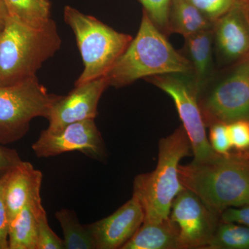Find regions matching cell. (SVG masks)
<instances>
[{
    "instance_id": "cell-24",
    "label": "cell",
    "mask_w": 249,
    "mask_h": 249,
    "mask_svg": "<svg viewBox=\"0 0 249 249\" xmlns=\"http://www.w3.org/2000/svg\"><path fill=\"white\" fill-rule=\"evenodd\" d=\"M209 127V141L214 151L219 155H229L232 147L228 124L217 123L212 124Z\"/></svg>"
},
{
    "instance_id": "cell-18",
    "label": "cell",
    "mask_w": 249,
    "mask_h": 249,
    "mask_svg": "<svg viewBox=\"0 0 249 249\" xmlns=\"http://www.w3.org/2000/svg\"><path fill=\"white\" fill-rule=\"evenodd\" d=\"M213 27L214 23L188 0H172L169 12L170 34L176 33L186 37Z\"/></svg>"
},
{
    "instance_id": "cell-23",
    "label": "cell",
    "mask_w": 249,
    "mask_h": 249,
    "mask_svg": "<svg viewBox=\"0 0 249 249\" xmlns=\"http://www.w3.org/2000/svg\"><path fill=\"white\" fill-rule=\"evenodd\" d=\"M209 20L214 23L227 13L237 0H188Z\"/></svg>"
},
{
    "instance_id": "cell-25",
    "label": "cell",
    "mask_w": 249,
    "mask_h": 249,
    "mask_svg": "<svg viewBox=\"0 0 249 249\" xmlns=\"http://www.w3.org/2000/svg\"><path fill=\"white\" fill-rule=\"evenodd\" d=\"M64 249L63 240L53 231L47 221L46 211L39 219L37 249Z\"/></svg>"
},
{
    "instance_id": "cell-11",
    "label": "cell",
    "mask_w": 249,
    "mask_h": 249,
    "mask_svg": "<svg viewBox=\"0 0 249 249\" xmlns=\"http://www.w3.org/2000/svg\"><path fill=\"white\" fill-rule=\"evenodd\" d=\"M109 82L106 76L79 85L66 96H58L49 112L47 130L57 132L73 123L95 119L100 98Z\"/></svg>"
},
{
    "instance_id": "cell-7",
    "label": "cell",
    "mask_w": 249,
    "mask_h": 249,
    "mask_svg": "<svg viewBox=\"0 0 249 249\" xmlns=\"http://www.w3.org/2000/svg\"><path fill=\"white\" fill-rule=\"evenodd\" d=\"M58 96L49 93L36 76L0 86V143L22 137L34 118L47 119Z\"/></svg>"
},
{
    "instance_id": "cell-10",
    "label": "cell",
    "mask_w": 249,
    "mask_h": 249,
    "mask_svg": "<svg viewBox=\"0 0 249 249\" xmlns=\"http://www.w3.org/2000/svg\"><path fill=\"white\" fill-rule=\"evenodd\" d=\"M32 149L38 158L74 151L98 160L106 158V145L94 119L73 123L57 132L45 129L33 144Z\"/></svg>"
},
{
    "instance_id": "cell-19",
    "label": "cell",
    "mask_w": 249,
    "mask_h": 249,
    "mask_svg": "<svg viewBox=\"0 0 249 249\" xmlns=\"http://www.w3.org/2000/svg\"><path fill=\"white\" fill-rule=\"evenodd\" d=\"M55 215L63 231L64 249H96L88 224L82 225L73 211L61 209L57 211Z\"/></svg>"
},
{
    "instance_id": "cell-3",
    "label": "cell",
    "mask_w": 249,
    "mask_h": 249,
    "mask_svg": "<svg viewBox=\"0 0 249 249\" xmlns=\"http://www.w3.org/2000/svg\"><path fill=\"white\" fill-rule=\"evenodd\" d=\"M60 46L61 39L53 19L31 25L9 15L0 31V86L36 76Z\"/></svg>"
},
{
    "instance_id": "cell-20",
    "label": "cell",
    "mask_w": 249,
    "mask_h": 249,
    "mask_svg": "<svg viewBox=\"0 0 249 249\" xmlns=\"http://www.w3.org/2000/svg\"><path fill=\"white\" fill-rule=\"evenodd\" d=\"M8 14L23 22L40 25L51 19L49 0H2Z\"/></svg>"
},
{
    "instance_id": "cell-5",
    "label": "cell",
    "mask_w": 249,
    "mask_h": 249,
    "mask_svg": "<svg viewBox=\"0 0 249 249\" xmlns=\"http://www.w3.org/2000/svg\"><path fill=\"white\" fill-rule=\"evenodd\" d=\"M64 18L74 33L84 65L75 85L107 76L133 39L71 6H65Z\"/></svg>"
},
{
    "instance_id": "cell-2",
    "label": "cell",
    "mask_w": 249,
    "mask_h": 249,
    "mask_svg": "<svg viewBox=\"0 0 249 249\" xmlns=\"http://www.w3.org/2000/svg\"><path fill=\"white\" fill-rule=\"evenodd\" d=\"M167 74L193 76V67L143 10L137 36L106 76L109 85L121 88L142 78Z\"/></svg>"
},
{
    "instance_id": "cell-17",
    "label": "cell",
    "mask_w": 249,
    "mask_h": 249,
    "mask_svg": "<svg viewBox=\"0 0 249 249\" xmlns=\"http://www.w3.org/2000/svg\"><path fill=\"white\" fill-rule=\"evenodd\" d=\"M179 229L171 218L143 222L121 249H180Z\"/></svg>"
},
{
    "instance_id": "cell-9",
    "label": "cell",
    "mask_w": 249,
    "mask_h": 249,
    "mask_svg": "<svg viewBox=\"0 0 249 249\" xmlns=\"http://www.w3.org/2000/svg\"><path fill=\"white\" fill-rule=\"evenodd\" d=\"M170 217L179 229L180 249H207L221 220L220 214L187 188L174 199Z\"/></svg>"
},
{
    "instance_id": "cell-15",
    "label": "cell",
    "mask_w": 249,
    "mask_h": 249,
    "mask_svg": "<svg viewBox=\"0 0 249 249\" xmlns=\"http://www.w3.org/2000/svg\"><path fill=\"white\" fill-rule=\"evenodd\" d=\"M45 211L40 194L24 206L9 223V249H37L39 219Z\"/></svg>"
},
{
    "instance_id": "cell-30",
    "label": "cell",
    "mask_w": 249,
    "mask_h": 249,
    "mask_svg": "<svg viewBox=\"0 0 249 249\" xmlns=\"http://www.w3.org/2000/svg\"><path fill=\"white\" fill-rule=\"evenodd\" d=\"M8 16L9 14L4 3L2 0H0V31L2 30L3 27H4Z\"/></svg>"
},
{
    "instance_id": "cell-27",
    "label": "cell",
    "mask_w": 249,
    "mask_h": 249,
    "mask_svg": "<svg viewBox=\"0 0 249 249\" xmlns=\"http://www.w3.org/2000/svg\"><path fill=\"white\" fill-rule=\"evenodd\" d=\"M9 172L0 178V249H9V219L5 201V188Z\"/></svg>"
},
{
    "instance_id": "cell-1",
    "label": "cell",
    "mask_w": 249,
    "mask_h": 249,
    "mask_svg": "<svg viewBox=\"0 0 249 249\" xmlns=\"http://www.w3.org/2000/svg\"><path fill=\"white\" fill-rule=\"evenodd\" d=\"M178 178L185 188L217 213L249 204V155L245 152L218 154L200 163L179 165Z\"/></svg>"
},
{
    "instance_id": "cell-6",
    "label": "cell",
    "mask_w": 249,
    "mask_h": 249,
    "mask_svg": "<svg viewBox=\"0 0 249 249\" xmlns=\"http://www.w3.org/2000/svg\"><path fill=\"white\" fill-rule=\"evenodd\" d=\"M203 120L210 127L217 123L249 121V57L213 75L197 92Z\"/></svg>"
},
{
    "instance_id": "cell-31",
    "label": "cell",
    "mask_w": 249,
    "mask_h": 249,
    "mask_svg": "<svg viewBox=\"0 0 249 249\" xmlns=\"http://www.w3.org/2000/svg\"><path fill=\"white\" fill-rule=\"evenodd\" d=\"M249 24V0H239Z\"/></svg>"
},
{
    "instance_id": "cell-26",
    "label": "cell",
    "mask_w": 249,
    "mask_h": 249,
    "mask_svg": "<svg viewBox=\"0 0 249 249\" xmlns=\"http://www.w3.org/2000/svg\"><path fill=\"white\" fill-rule=\"evenodd\" d=\"M228 125L232 148L241 152L249 151V121H235Z\"/></svg>"
},
{
    "instance_id": "cell-8",
    "label": "cell",
    "mask_w": 249,
    "mask_h": 249,
    "mask_svg": "<svg viewBox=\"0 0 249 249\" xmlns=\"http://www.w3.org/2000/svg\"><path fill=\"white\" fill-rule=\"evenodd\" d=\"M150 81L173 98L183 127L191 142L194 160L200 163L218 154L211 147L206 132V124L197 102V91L193 79L182 74L150 77Z\"/></svg>"
},
{
    "instance_id": "cell-12",
    "label": "cell",
    "mask_w": 249,
    "mask_h": 249,
    "mask_svg": "<svg viewBox=\"0 0 249 249\" xmlns=\"http://www.w3.org/2000/svg\"><path fill=\"white\" fill-rule=\"evenodd\" d=\"M145 214L138 199L132 197L114 213L88 224L96 249H122L139 230Z\"/></svg>"
},
{
    "instance_id": "cell-4",
    "label": "cell",
    "mask_w": 249,
    "mask_h": 249,
    "mask_svg": "<svg viewBox=\"0 0 249 249\" xmlns=\"http://www.w3.org/2000/svg\"><path fill=\"white\" fill-rule=\"evenodd\" d=\"M193 154L190 139L183 126L159 143L155 170L137 175L133 194L143 209V222H159L170 217L174 199L185 189L178 178L181 160Z\"/></svg>"
},
{
    "instance_id": "cell-21",
    "label": "cell",
    "mask_w": 249,
    "mask_h": 249,
    "mask_svg": "<svg viewBox=\"0 0 249 249\" xmlns=\"http://www.w3.org/2000/svg\"><path fill=\"white\" fill-rule=\"evenodd\" d=\"M209 249H249V227L220 220Z\"/></svg>"
},
{
    "instance_id": "cell-22",
    "label": "cell",
    "mask_w": 249,
    "mask_h": 249,
    "mask_svg": "<svg viewBox=\"0 0 249 249\" xmlns=\"http://www.w3.org/2000/svg\"><path fill=\"white\" fill-rule=\"evenodd\" d=\"M156 27L165 35L170 34L169 12L172 0H139Z\"/></svg>"
},
{
    "instance_id": "cell-16",
    "label": "cell",
    "mask_w": 249,
    "mask_h": 249,
    "mask_svg": "<svg viewBox=\"0 0 249 249\" xmlns=\"http://www.w3.org/2000/svg\"><path fill=\"white\" fill-rule=\"evenodd\" d=\"M187 56L193 67V79L196 91L213 76V28L185 37Z\"/></svg>"
},
{
    "instance_id": "cell-28",
    "label": "cell",
    "mask_w": 249,
    "mask_h": 249,
    "mask_svg": "<svg viewBox=\"0 0 249 249\" xmlns=\"http://www.w3.org/2000/svg\"><path fill=\"white\" fill-rule=\"evenodd\" d=\"M220 219L222 222L237 223L249 227V204L224 210L220 214Z\"/></svg>"
},
{
    "instance_id": "cell-29",
    "label": "cell",
    "mask_w": 249,
    "mask_h": 249,
    "mask_svg": "<svg viewBox=\"0 0 249 249\" xmlns=\"http://www.w3.org/2000/svg\"><path fill=\"white\" fill-rule=\"evenodd\" d=\"M18 152L0 145V178L21 161Z\"/></svg>"
},
{
    "instance_id": "cell-13",
    "label": "cell",
    "mask_w": 249,
    "mask_h": 249,
    "mask_svg": "<svg viewBox=\"0 0 249 249\" xmlns=\"http://www.w3.org/2000/svg\"><path fill=\"white\" fill-rule=\"evenodd\" d=\"M214 46L222 61L232 65L249 57V24L239 0L214 23Z\"/></svg>"
},
{
    "instance_id": "cell-14",
    "label": "cell",
    "mask_w": 249,
    "mask_h": 249,
    "mask_svg": "<svg viewBox=\"0 0 249 249\" xmlns=\"http://www.w3.org/2000/svg\"><path fill=\"white\" fill-rule=\"evenodd\" d=\"M42 173L29 162L21 160L9 172L5 201L9 223L34 196L40 194Z\"/></svg>"
}]
</instances>
